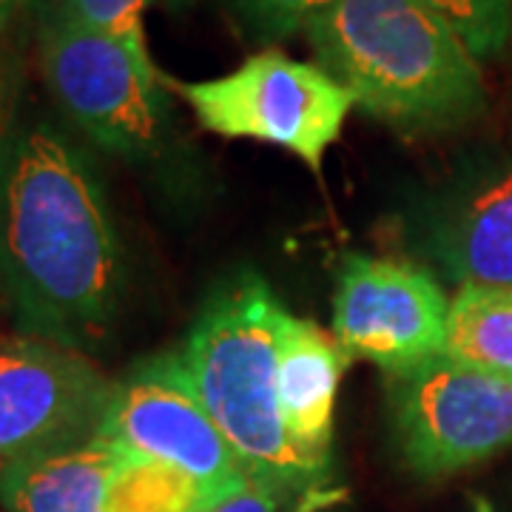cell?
Here are the masks:
<instances>
[{
    "instance_id": "obj_7",
    "label": "cell",
    "mask_w": 512,
    "mask_h": 512,
    "mask_svg": "<svg viewBox=\"0 0 512 512\" xmlns=\"http://www.w3.org/2000/svg\"><path fill=\"white\" fill-rule=\"evenodd\" d=\"M97 439L180 473L208 501H222L254 478L205 413L177 350L148 356L114 382Z\"/></svg>"
},
{
    "instance_id": "obj_13",
    "label": "cell",
    "mask_w": 512,
    "mask_h": 512,
    "mask_svg": "<svg viewBox=\"0 0 512 512\" xmlns=\"http://www.w3.org/2000/svg\"><path fill=\"white\" fill-rule=\"evenodd\" d=\"M444 356L512 379V285H458L447 313Z\"/></svg>"
},
{
    "instance_id": "obj_11",
    "label": "cell",
    "mask_w": 512,
    "mask_h": 512,
    "mask_svg": "<svg viewBox=\"0 0 512 512\" xmlns=\"http://www.w3.org/2000/svg\"><path fill=\"white\" fill-rule=\"evenodd\" d=\"M6 512H197L200 490L180 473L92 439L0 470Z\"/></svg>"
},
{
    "instance_id": "obj_1",
    "label": "cell",
    "mask_w": 512,
    "mask_h": 512,
    "mask_svg": "<svg viewBox=\"0 0 512 512\" xmlns=\"http://www.w3.org/2000/svg\"><path fill=\"white\" fill-rule=\"evenodd\" d=\"M0 291L20 333L89 353L114 328L126 256L103 177L46 117L0 143Z\"/></svg>"
},
{
    "instance_id": "obj_15",
    "label": "cell",
    "mask_w": 512,
    "mask_h": 512,
    "mask_svg": "<svg viewBox=\"0 0 512 512\" xmlns=\"http://www.w3.org/2000/svg\"><path fill=\"white\" fill-rule=\"evenodd\" d=\"M60 3L74 20L123 43L140 63L154 66L146 37V15L151 0H60Z\"/></svg>"
},
{
    "instance_id": "obj_12",
    "label": "cell",
    "mask_w": 512,
    "mask_h": 512,
    "mask_svg": "<svg viewBox=\"0 0 512 512\" xmlns=\"http://www.w3.org/2000/svg\"><path fill=\"white\" fill-rule=\"evenodd\" d=\"M353 362L333 333L285 311L276 339V399L296 444L330 467L333 410L345 370Z\"/></svg>"
},
{
    "instance_id": "obj_4",
    "label": "cell",
    "mask_w": 512,
    "mask_h": 512,
    "mask_svg": "<svg viewBox=\"0 0 512 512\" xmlns=\"http://www.w3.org/2000/svg\"><path fill=\"white\" fill-rule=\"evenodd\" d=\"M37 63L57 109L94 146L131 160L163 148L171 126L165 74L74 20L60 0L37 20Z\"/></svg>"
},
{
    "instance_id": "obj_9",
    "label": "cell",
    "mask_w": 512,
    "mask_h": 512,
    "mask_svg": "<svg viewBox=\"0 0 512 512\" xmlns=\"http://www.w3.org/2000/svg\"><path fill=\"white\" fill-rule=\"evenodd\" d=\"M413 248L458 285H512V117L413 208Z\"/></svg>"
},
{
    "instance_id": "obj_2",
    "label": "cell",
    "mask_w": 512,
    "mask_h": 512,
    "mask_svg": "<svg viewBox=\"0 0 512 512\" xmlns=\"http://www.w3.org/2000/svg\"><path fill=\"white\" fill-rule=\"evenodd\" d=\"M302 35L359 109L399 131H458L487 111L481 63L424 0H336Z\"/></svg>"
},
{
    "instance_id": "obj_5",
    "label": "cell",
    "mask_w": 512,
    "mask_h": 512,
    "mask_svg": "<svg viewBox=\"0 0 512 512\" xmlns=\"http://www.w3.org/2000/svg\"><path fill=\"white\" fill-rule=\"evenodd\" d=\"M165 89L183 97L205 131L285 148L316 174L356 109L353 94L322 66L293 60L274 46L214 80L165 77Z\"/></svg>"
},
{
    "instance_id": "obj_14",
    "label": "cell",
    "mask_w": 512,
    "mask_h": 512,
    "mask_svg": "<svg viewBox=\"0 0 512 512\" xmlns=\"http://www.w3.org/2000/svg\"><path fill=\"white\" fill-rule=\"evenodd\" d=\"M478 63L495 60L512 37V0H424Z\"/></svg>"
},
{
    "instance_id": "obj_17",
    "label": "cell",
    "mask_w": 512,
    "mask_h": 512,
    "mask_svg": "<svg viewBox=\"0 0 512 512\" xmlns=\"http://www.w3.org/2000/svg\"><path fill=\"white\" fill-rule=\"evenodd\" d=\"M299 501H302V495L293 493L291 487H282L276 481L251 478L242 490L200 512H285L296 510Z\"/></svg>"
},
{
    "instance_id": "obj_20",
    "label": "cell",
    "mask_w": 512,
    "mask_h": 512,
    "mask_svg": "<svg viewBox=\"0 0 512 512\" xmlns=\"http://www.w3.org/2000/svg\"><path fill=\"white\" fill-rule=\"evenodd\" d=\"M32 3L35 0H0V49H3V40L12 32V26L26 15V9ZM0 57H3V52H0Z\"/></svg>"
},
{
    "instance_id": "obj_19",
    "label": "cell",
    "mask_w": 512,
    "mask_h": 512,
    "mask_svg": "<svg viewBox=\"0 0 512 512\" xmlns=\"http://www.w3.org/2000/svg\"><path fill=\"white\" fill-rule=\"evenodd\" d=\"M345 498V490H328V487H313L308 493L302 495V501L296 504V510L293 512H322L333 507V504H339Z\"/></svg>"
},
{
    "instance_id": "obj_6",
    "label": "cell",
    "mask_w": 512,
    "mask_h": 512,
    "mask_svg": "<svg viewBox=\"0 0 512 512\" xmlns=\"http://www.w3.org/2000/svg\"><path fill=\"white\" fill-rule=\"evenodd\" d=\"M387 413L404 467L447 478L512 444V379L441 353L387 376Z\"/></svg>"
},
{
    "instance_id": "obj_22",
    "label": "cell",
    "mask_w": 512,
    "mask_h": 512,
    "mask_svg": "<svg viewBox=\"0 0 512 512\" xmlns=\"http://www.w3.org/2000/svg\"><path fill=\"white\" fill-rule=\"evenodd\" d=\"M171 6H183V3H188V0H168Z\"/></svg>"
},
{
    "instance_id": "obj_10",
    "label": "cell",
    "mask_w": 512,
    "mask_h": 512,
    "mask_svg": "<svg viewBox=\"0 0 512 512\" xmlns=\"http://www.w3.org/2000/svg\"><path fill=\"white\" fill-rule=\"evenodd\" d=\"M450 299L430 268L348 254L333 293V336L350 359L384 376L407 373L444 353Z\"/></svg>"
},
{
    "instance_id": "obj_21",
    "label": "cell",
    "mask_w": 512,
    "mask_h": 512,
    "mask_svg": "<svg viewBox=\"0 0 512 512\" xmlns=\"http://www.w3.org/2000/svg\"><path fill=\"white\" fill-rule=\"evenodd\" d=\"M476 512H493L490 501L487 498H476Z\"/></svg>"
},
{
    "instance_id": "obj_16",
    "label": "cell",
    "mask_w": 512,
    "mask_h": 512,
    "mask_svg": "<svg viewBox=\"0 0 512 512\" xmlns=\"http://www.w3.org/2000/svg\"><path fill=\"white\" fill-rule=\"evenodd\" d=\"M330 3L336 0H225L242 32L268 49L271 43L305 32V26Z\"/></svg>"
},
{
    "instance_id": "obj_18",
    "label": "cell",
    "mask_w": 512,
    "mask_h": 512,
    "mask_svg": "<svg viewBox=\"0 0 512 512\" xmlns=\"http://www.w3.org/2000/svg\"><path fill=\"white\" fill-rule=\"evenodd\" d=\"M18 117V63L0 57V143Z\"/></svg>"
},
{
    "instance_id": "obj_8",
    "label": "cell",
    "mask_w": 512,
    "mask_h": 512,
    "mask_svg": "<svg viewBox=\"0 0 512 512\" xmlns=\"http://www.w3.org/2000/svg\"><path fill=\"white\" fill-rule=\"evenodd\" d=\"M114 382L83 350L0 339V470L97 439Z\"/></svg>"
},
{
    "instance_id": "obj_3",
    "label": "cell",
    "mask_w": 512,
    "mask_h": 512,
    "mask_svg": "<svg viewBox=\"0 0 512 512\" xmlns=\"http://www.w3.org/2000/svg\"><path fill=\"white\" fill-rule=\"evenodd\" d=\"M279 305L254 271L228 276L205 299L180 353L185 376L251 476L305 495L322 487L328 464L291 436L276 399Z\"/></svg>"
}]
</instances>
